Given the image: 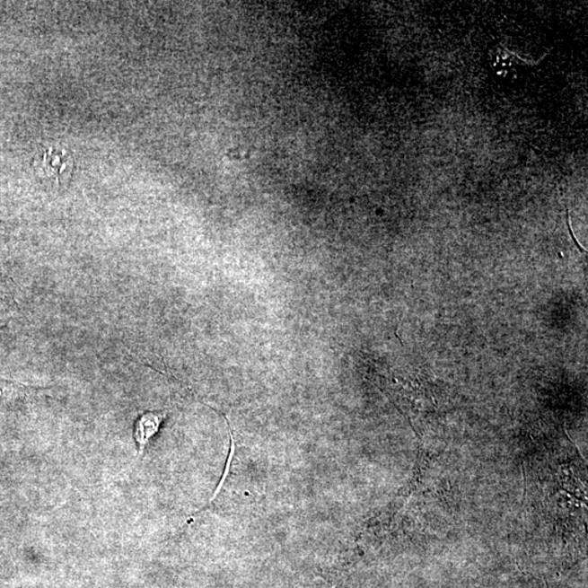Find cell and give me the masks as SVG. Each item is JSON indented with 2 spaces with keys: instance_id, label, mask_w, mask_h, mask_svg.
<instances>
[{
  "instance_id": "cell-1",
  "label": "cell",
  "mask_w": 588,
  "mask_h": 588,
  "mask_svg": "<svg viewBox=\"0 0 588 588\" xmlns=\"http://www.w3.org/2000/svg\"><path fill=\"white\" fill-rule=\"evenodd\" d=\"M489 65L496 75L509 81L519 79L526 69L524 60L499 45L489 50Z\"/></svg>"
},
{
  "instance_id": "cell-2",
  "label": "cell",
  "mask_w": 588,
  "mask_h": 588,
  "mask_svg": "<svg viewBox=\"0 0 588 588\" xmlns=\"http://www.w3.org/2000/svg\"><path fill=\"white\" fill-rule=\"evenodd\" d=\"M167 417L166 411H147L142 413L136 419L135 427H133V438L139 448V456L142 457L145 452L148 443L153 437L160 432V428Z\"/></svg>"
},
{
  "instance_id": "cell-3",
  "label": "cell",
  "mask_w": 588,
  "mask_h": 588,
  "mask_svg": "<svg viewBox=\"0 0 588 588\" xmlns=\"http://www.w3.org/2000/svg\"><path fill=\"white\" fill-rule=\"evenodd\" d=\"M39 168L46 173V176L54 178L56 181L66 180L73 171V157L65 150L49 148L39 162Z\"/></svg>"
}]
</instances>
